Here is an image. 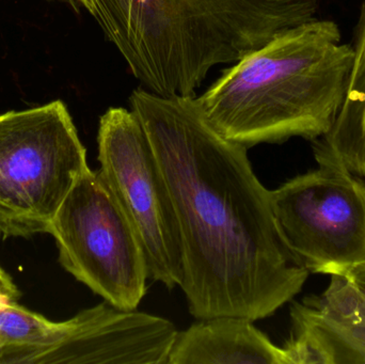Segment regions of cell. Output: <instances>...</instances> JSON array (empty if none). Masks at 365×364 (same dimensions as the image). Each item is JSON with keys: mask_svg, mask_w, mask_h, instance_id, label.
<instances>
[{"mask_svg": "<svg viewBox=\"0 0 365 364\" xmlns=\"http://www.w3.org/2000/svg\"><path fill=\"white\" fill-rule=\"evenodd\" d=\"M170 192L184 249V292L197 320H263L299 294L309 273L285 243L270 190L248 149L221 136L195 95L130 96Z\"/></svg>", "mask_w": 365, "mask_h": 364, "instance_id": "obj_1", "label": "cell"}, {"mask_svg": "<svg viewBox=\"0 0 365 364\" xmlns=\"http://www.w3.org/2000/svg\"><path fill=\"white\" fill-rule=\"evenodd\" d=\"M94 19L141 87L195 95L217 66L313 21L319 0H94Z\"/></svg>", "mask_w": 365, "mask_h": 364, "instance_id": "obj_2", "label": "cell"}, {"mask_svg": "<svg viewBox=\"0 0 365 364\" xmlns=\"http://www.w3.org/2000/svg\"><path fill=\"white\" fill-rule=\"evenodd\" d=\"M353 60L338 24L315 19L240 58L197 100L210 125L246 149L314 141L338 117Z\"/></svg>", "mask_w": 365, "mask_h": 364, "instance_id": "obj_3", "label": "cell"}, {"mask_svg": "<svg viewBox=\"0 0 365 364\" xmlns=\"http://www.w3.org/2000/svg\"><path fill=\"white\" fill-rule=\"evenodd\" d=\"M62 100L0 113V239L48 233L64 199L89 169Z\"/></svg>", "mask_w": 365, "mask_h": 364, "instance_id": "obj_4", "label": "cell"}, {"mask_svg": "<svg viewBox=\"0 0 365 364\" xmlns=\"http://www.w3.org/2000/svg\"><path fill=\"white\" fill-rule=\"evenodd\" d=\"M179 331L166 318L104 301L63 322L4 303L0 364H167Z\"/></svg>", "mask_w": 365, "mask_h": 364, "instance_id": "obj_5", "label": "cell"}, {"mask_svg": "<svg viewBox=\"0 0 365 364\" xmlns=\"http://www.w3.org/2000/svg\"><path fill=\"white\" fill-rule=\"evenodd\" d=\"M48 233L60 265L77 281L113 307L138 308L150 278L145 252L98 170L77 180Z\"/></svg>", "mask_w": 365, "mask_h": 364, "instance_id": "obj_6", "label": "cell"}, {"mask_svg": "<svg viewBox=\"0 0 365 364\" xmlns=\"http://www.w3.org/2000/svg\"><path fill=\"white\" fill-rule=\"evenodd\" d=\"M98 149V172L140 241L150 278L169 290L181 286L184 249L177 213L136 113L110 107L100 118Z\"/></svg>", "mask_w": 365, "mask_h": 364, "instance_id": "obj_7", "label": "cell"}, {"mask_svg": "<svg viewBox=\"0 0 365 364\" xmlns=\"http://www.w3.org/2000/svg\"><path fill=\"white\" fill-rule=\"evenodd\" d=\"M270 199L285 243L309 273L336 275L365 260V182L342 165L319 164Z\"/></svg>", "mask_w": 365, "mask_h": 364, "instance_id": "obj_8", "label": "cell"}, {"mask_svg": "<svg viewBox=\"0 0 365 364\" xmlns=\"http://www.w3.org/2000/svg\"><path fill=\"white\" fill-rule=\"evenodd\" d=\"M178 333L167 364H293L283 346L242 316L199 320Z\"/></svg>", "mask_w": 365, "mask_h": 364, "instance_id": "obj_9", "label": "cell"}, {"mask_svg": "<svg viewBox=\"0 0 365 364\" xmlns=\"http://www.w3.org/2000/svg\"><path fill=\"white\" fill-rule=\"evenodd\" d=\"M354 60L346 94L334 125L312 141L317 164L342 165L357 177H365V0L356 30Z\"/></svg>", "mask_w": 365, "mask_h": 364, "instance_id": "obj_10", "label": "cell"}, {"mask_svg": "<svg viewBox=\"0 0 365 364\" xmlns=\"http://www.w3.org/2000/svg\"><path fill=\"white\" fill-rule=\"evenodd\" d=\"M291 303L284 348L293 364H365V325L334 320L304 301Z\"/></svg>", "mask_w": 365, "mask_h": 364, "instance_id": "obj_11", "label": "cell"}, {"mask_svg": "<svg viewBox=\"0 0 365 364\" xmlns=\"http://www.w3.org/2000/svg\"><path fill=\"white\" fill-rule=\"evenodd\" d=\"M302 301L334 320L365 325V260L330 276L329 284L321 295Z\"/></svg>", "mask_w": 365, "mask_h": 364, "instance_id": "obj_12", "label": "cell"}, {"mask_svg": "<svg viewBox=\"0 0 365 364\" xmlns=\"http://www.w3.org/2000/svg\"><path fill=\"white\" fill-rule=\"evenodd\" d=\"M21 291L13 281L11 276L0 266V301H19Z\"/></svg>", "mask_w": 365, "mask_h": 364, "instance_id": "obj_13", "label": "cell"}, {"mask_svg": "<svg viewBox=\"0 0 365 364\" xmlns=\"http://www.w3.org/2000/svg\"><path fill=\"white\" fill-rule=\"evenodd\" d=\"M61 1L68 2L76 11L83 8L87 10L92 16L96 14V2H94V0H61Z\"/></svg>", "mask_w": 365, "mask_h": 364, "instance_id": "obj_14", "label": "cell"}, {"mask_svg": "<svg viewBox=\"0 0 365 364\" xmlns=\"http://www.w3.org/2000/svg\"><path fill=\"white\" fill-rule=\"evenodd\" d=\"M6 303H9V301H0V326H1L2 313H4V306Z\"/></svg>", "mask_w": 365, "mask_h": 364, "instance_id": "obj_15", "label": "cell"}]
</instances>
